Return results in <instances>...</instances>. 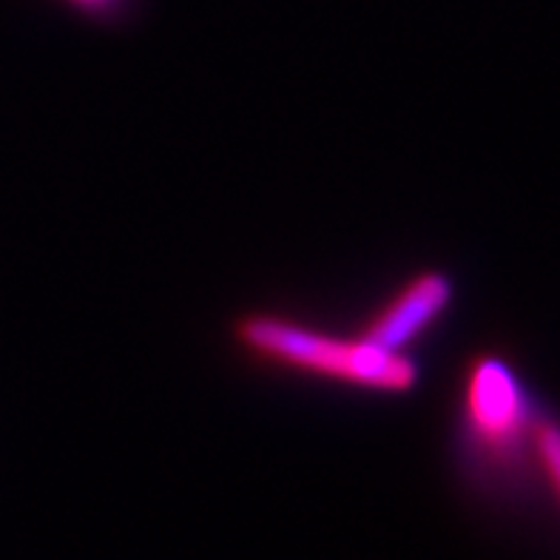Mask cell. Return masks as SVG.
I'll list each match as a JSON object with an SVG mask.
<instances>
[{"instance_id": "4", "label": "cell", "mask_w": 560, "mask_h": 560, "mask_svg": "<svg viewBox=\"0 0 560 560\" xmlns=\"http://www.w3.org/2000/svg\"><path fill=\"white\" fill-rule=\"evenodd\" d=\"M80 21L103 28H120L128 21H135L140 12L142 0H55Z\"/></svg>"}, {"instance_id": "3", "label": "cell", "mask_w": 560, "mask_h": 560, "mask_svg": "<svg viewBox=\"0 0 560 560\" xmlns=\"http://www.w3.org/2000/svg\"><path fill=\"white\" fill-rule=\"evenodd\" d=\"M458 302V282L447 268L412 270L368 311L355 334L390 353H419Z\"/></svg>"}, {"instance_id": "2", "label": "cell", "mask_w": 560, "mask_h": 560, "mask_svg": "<svg viewBox=\"0 0 560 560\" xmlns=\"http://www.w3.org/2000/svg\"><path fill=\"white\" fill-rule=\"evenodd\" d=\"M236 355L250 368L376 398L416 396L424 382L419 353H390L355 334L313 325L277 307H248L228 325Z\"/></svg>"}, {"instance_id": "5", "label": "cell", "mask_w": 560, "mask_h": 560, "mask_svg": "<svg viewBox=\"0 0 560 560\" xmlns=\"http://www.w3.org/2000/svg\"><path fill=\"white\" fill-rule=\"evenodd\" d=\"M540 462H544V478H547V492L560 506V410L549 412L544 435H540Z\"/></svg>"}, {"instance_id": "1", "label": "cell", "mask_w": 560, "mask_h": 560, "mask_svg": "<svg viewBox=\"0 0 560 560\" xmlns=\"http://www.w3.org/2000/svg\"><path fill=\"white\" fill-rule=\"evenodd\" d=\"M552 401L518 359L483 345L464 355L450 401V462L469 495L524 510L547 492L540 435Z\"/></svg>"}]
</instances>
